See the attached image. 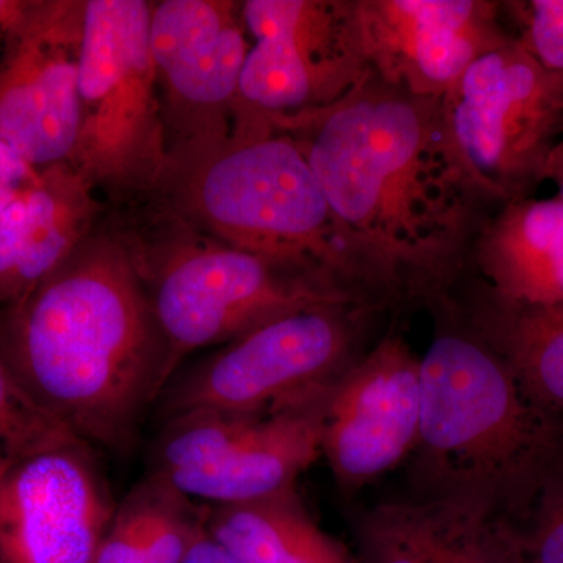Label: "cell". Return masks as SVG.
<instances>
[{"label": "cell", "instance_id": "cell-21", "mask_svg": "<svg viewBox=\"0 0 563 563\" xmlns=\"http://www.w3.org/2000/svg\"><path fill=\"white\" fill-rule=\"evenodd\" d=\"M118 506L131 520L151 563L184 562L203 526L202 504L150 473Z\"/></svg>", "mask_w": 563, "mask_h": 563}, {"label": "cell", "instance_id": "cell-25", "mask_svg": "<svg viewBox=\"0 0 563 563\" xmlns=\"http://www.w3.org/2000/svg\"><path fill=\"white\" fill-rule=\"evenodd\" d=\"M525 539L528 563H563V472L543 488Z\"/></svg>", "mask_w": 563, "mask_h": 563}, {"label": "cell", "instance_id": "cell-30", "mask_svg": "<svg viewBox=\"0 0 563 563\" xmlns=\"http://www.w3.org/2000/svg\"><path fill=\"white\" fill-rule=\"evenodd\" d=\"M547 180L553 181L559 190V198L563 201V139L559 141L548 162Z\"/></svg>", "mask_w": 563, "mask_h": 563}, {"label": "cell", "instance_id": "cell-8", "mask_svg": "<svg viewBox=\"0 0 563 563\" xmlns=\"http://www.w3.org/2000/svg\"><path fill=\"white\" fill-rule=\"evenodd\" d=\"M373 312L320 306L265 322L181 366L155 404L158 418L272 412L324 390L357 358L362 325Z\"/></svg>", "mask_w": 563, "mask_h": 563}, {"label": "cell", "instance_id": "cell-27", "mask_svg": "<svg viewBox=\"0 0 563 563\" xmlns=\"http://www.w3.org/2000/svg\"><path fill=\"white\" fill-rule=\"evenodd\" d=\"M43 168H35L10 144L0 140V213L21 198L41 179Z\"/></svg>", "mask_w": 563, "mask_h": 563}, {"label": "cell", "instance_id": "cell-19", "mask_svg": "<svg viewBox=\"0 0 563 563\" xmlns=\"http://www.w3.org/2000/svg\"><path fill=\"white\" fill-rule=\"evenodd\" d=\"M203 526L243 563H357L313 520L298 488L257 501L202 504Z\"/></svg>", "mask_w": 563, "mask_h": 563}, {"label": "cell", "instance_id": "cell-17", "mask_svg": "<svg viewBox=\"0 0 563 563\" xmlns=\"http://www.w3.org/2000/svg\"><path fill=\"white\" fill-rule=\"evenodd\" d=\"M461 277L498 301L563 306L562 199L496 207L474 235Z\"/></svg>", "mask_w": 563, "mask_h": 563}, {"label": "cell", "instance_id": "cell-11", "mask_svg": "<svg viewBox=\"0 0 563 563\" xmlns=\"http://www.w3.org/2000/svg\"><path fill=\"white\" fill-rule=\"evenodd\" d=\"M150 43L168 155L228 140L251 49L242 2H152Z\"/></svg>", "mask_w": 563, "mask_h": 563}, {"label": "cell", "instance_id": "cell-26", "mask_svg": "<svg viewBox=\"0 0 563 563\" xmlns=\"http://www.w3.org/2000/svg\"><path fill=\"white\" fill-rule=\"evenodd\" d=\"M92 563H151L128 515L117 507L109 531L103 536Z\"/></svg>", "mask_w": 563, "mask_h": 563}, {"label": "cell", "instance_id": "cell-12", "mask_svg": "<svg viewBox=\"0 0 563 563\" xmlns=\"http://www.w3.org/2000/svg\"><path fill=\"white\" fill-rule=\"evenodd\" d=\"M117 507L98 448L66 429L0 474V563H92Z\"/></svg>", "mask_w": 563, "mask_h": 563}, {"label": "cell", "instance_id": "cell-7", "mask_svg": "<svg viewBox=\"0 0 563 563\" xmlns=\"http://www.w3.org/2000/svg\"><path fill=\"white\" fill-rule=\"evenodd\" d=\"M440 113L455 158L488 201L532 198L563 139V76L514 38L465 69Z\"/></svg>", "mask_w": 563, "mask_h": 563}, {"label": "cell", "instance_id": "cell-14", "mask_svg": "<svg viewBox=\"0 0 563 563\" xmlns=\"http://www.w3.org/2000/svg\"><path fill=\"white\" fill-rule=\"evenodd\" d=\"M355 38L374 79L440 99L487 52L514 40L501 2L352 0Z\"/></svg>", "mask_w": 563, "mask_h": 563}, {"label": "cell", "instance_id": "cell-3", "mask_svg": "<svg viewBox=\"0 0 563 563\" xmlns=\"http://www.w3.org/2000/svg\"><path fill=\"white\" fill-rule=\"evenodd\" d=\"M151 198L229 246L373 309L395 306L383 272L333 213L299 144L268 122L173 152Z\"/></svg>", "mask_w": 563, "mask_h": 563}, {"label": "cell", "instance_id": "cell-28", "mask_svg": "<svg viewBox=\"0 0 563 563\" xmlns=\"http://www.w3.org/2000/svg\"><path fill=\"white\" fill-rule=\"evenodd\" d=\"M181 563H243L236 555H233L228 548L222 547L217 539L207 532L202 526L196 539L192 540L190 550Z\"/></svg>", "mask_w": 563, "mask_h": 563}, {"label": "cell", "instance_id": "cell-15", "mask_svg": "<svg viewBox=\"0 0 563 563\" xmlns=\"http://www.w3.org/2000/svg\"><path fill=\"white\" fill-rule=\"evenodd\" d=\"M421 412V357L401 333H388L329 388L321 453L336 485L361 490L409 459Z\"/></svg>", "mask_w": 563, "mask_h": 563}, {"label": "cell", "instance_id": "cell-24", "mask_svg": "<svg viewBox=\"0 0 563 563\" xmlns=\"http://www.w3.org/2000/svg\"><path fill=\"white\" fill-rule=\"evenodd\" d=\"M444 563H528L525 529L474 510Z\"/></svg>", "mask_w": 563, "mask_h": 563}, {"label": "cell", "instance_id": "cell-23", "mask_svg": "<svg viewBox=\"0 0 563 563\" xmlns=\"http://www.w3.org/2000/svg\"><path fill=\"white\" fill-rule=\"evenodd\" d=\"M501 13L514 25L515 41L533 60L563 76V0L501 2Z\"/></svg>", "mask_w": 563, "mask_h": 563}, {"label": "cell", "instance_id": "cell-10", "mask_svg": "<svg viewBox=\"0 0 563 563\" xmlns=\"http://www.w3.org/2000/svg\"><path fill=\"white\" fill-rule=\"evenodd\" d=\"M242 18L254 44L236 114L266 120L324 109L372 76L358 52L352 0H244Z\"/></svg>", "mask_w": 563, "mask_h": 563}, {"label": "cell", "instance_id": "cell-6", "mask_svg": "<svg viewBox=\"0 0 563 563\" xmlns=\"http://www.w3.org/2000/svg\"><path fill=\"white\" fill-rule=\"evenodd\" d=\"M151 9L146 0L85 3L80 131L69 163L110 210L154 196L168 163Z\"/></svg>", "mask_w": 563, "mask_h": 563}, {"label": "cell", "instance_id": "cell-5", "mask_svg": "<svg viewBox=\"0 0 563 563\" xmlns=\"http://www.w3.org/2000/svg\"><path fill=\"white\" fill-rule=\"evenodd\" d=\"M107 218L131 254L168 344L172 377L196 352L285 314L320 306L369 307L207 235L155 198L109 210Z\"/></svg>", "mask_w": 563, "mask_h": 563}, {"label": "cell", "instance_id": "cell-2", "mask_svg": "<svg viewBox=\"0 0 563 563\" xmlns=\"http://www.w3.org/2000/svg\"><path fill=\"white\" fill-rule=\"evenodd\" d=\"M0 361L85 442L114 454L135 446L172 379L169 352L107 211L49 276L0 310Z\"/></svg>", "mask_w": 563, "mask_h": 563}, {"label": "cell", "instance_id": "cell-22", "mask_svg": "<svg viewBox=\"0 0 563 563\" xmlns=\"http://www.w3.org/2000/svg\"><path fill=\"white\" fill-rule=\"evenodd\" d=\"M62 431L65 426L44 413L0 361V474Z\"/></svg>", "mask_w": 563, "mask_h": 563}, {"label": "cell", "instance_id": "cell-13", "mask_svg": "<svg viewBox=\"0 0 563 563\" xmlns=\"http://www.w3.org/2000/svg\"><path fill=\"white\" fill-rule=\"evenodd\" d=\"M87 0H33L0 58V140L35 168L69 162L80 131Z\"/></svg>", "mask_w": 563, "mask_h": 563}, {"label": "cell", "instance_id": "cell-9", "mask_svg": "<svg viewBox=\"0 0 563 563\" xmlns=\"http://www.w3.org/2000/svg\"><path fill=\"white\" fill-rule=\"evenodd\" d=\"M331 385L272 412L191 413L163 421L147 473L210 506L257 501L296 487L322 455Z\"/></svg>", "mask_w": 563, "mask_h": 563}, {"label": "cell", "instance_id": "cell-20", "mask_svg": "<svg viewBox=\"0 0 563 563\" xmlns=\"http://www.w3.org/2000/svg\"><path fill=\"white\" fill-rule=\"evenodd\" d=\"M476 507L413 496L377 504L355 528L357 563H444Z\"/></svg>", "mask_w": 563, "mask_h": 563}, {"label": "cell", "instance_id": "cell-1", "mask_svg": "<svg viewBox=\"0 0 563 563\" xmlns=\"http://www.w3.org/2000/svg\"><path fill=\"white\" fill-rule=\"evenodd\" d=\"M301 147L333 213L383 272L395 306L443 299L495 203L444 133L440 99L369 76L324 109L268 118Z\"/></svg>", "mask_w": 563, "mask_h": 563}, {"label": "cell", "instance_id": "cell-16", "mask_svg": "<svg viewBox=\"0 0 563 563\" xmlns=\"http://www.w3.org/2000/svg\"><path fill=\"white\" fill-rule=\"evenodd\" d=\"M107 206L69 162L0 213V310L21 301L87 239Z\"/></svg>", "mask_w": 563, "mask_h": 563}, {"label": "cell", "instance_id": "cell-4", "mask_svg": "<svg viewBox=\"0 0 563 563\" xmlns=\"http://www.w3.org/2000/svg\"><path fill=\"white\" fill-rule=\"evenodd\" d=\"M421 357L422 412L412 455L418 496L453 499L526 529L563 472V422L537 409L514 374L437 301Z\"/></svg>", "mask_w": 563, "mask_h": 563}, {"label": "cell", "instance_id": "cell-18", "mask_svg": "<svg viewBox=\"0 0 563 563\" xmlns=\"http://www.w3.org/2000/svg\"><path fill=\"white\" fill-rule=\"evenodd\" d=\"M446 306L514 374L526 398L563 422V306L498 301L468 285Z\"/></svg>", "mask_w": 563, "mask_h": 563}, {"label": "cell", "instance_id": "cell-29", "mask_svg": "<svg viewBox=\"0 0 563 563\" xmlns=\"http://www.w3.org/2000/svg\"><path fill=\"white\" fill-rule=\"evenodd\" d=\"M33 0H0V38L10 43L27 20Z\"/></svg>", "mask_w": 563, "mask_h": 563}]
</instances>
